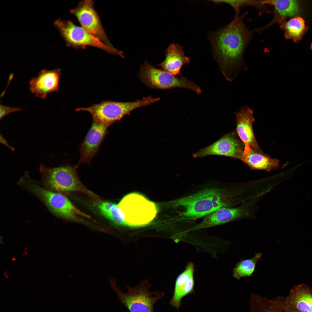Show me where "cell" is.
<instances>
[{
    "label": "cell",
    "mask_w": 312,
    "mask_h": 312,
    "mask_svg": "<svg viewBox=\"0 0 312 312\" xmlns=\"http://www.w3.org/2000/svg\"><path fill=\"white\" fill-rule=\"evenodd\" d=\"M246 14L235 16L228 25L208 34L213 57L224 76L231 82L240 72L247 70L243 56L252 34L244 23Z\"/></svg>",
    "instance_id": "obj_1"
},
{
    "label": "cell",
    "mask_w": 312,
    "mask_h": 312,
    "mask_svg": "<svg viewBox=\"0 0 312 312\" xmlns=\"http://www.w3.org/2000/svg\"><path fill=\"white\" fill-rule=\"evenodd\" d=\"M219 181L210 180L171 201L170 206L178 209L177 218L181 222L192 223L216 210L230 207L232 191Z\"/></svg>",
    "instance_id": "obj_2"
},
{
    "label": "cell",
    "mask_w": 312,
    "mask_h": 312,
    "mask_svg": "<svg viewBox=\"0 0 312 312\" xmlns=\"http://www.w3.org/2000/svg\"><path fill=\"white\" fill-rule=\"evenodd\" d=\"M18 183L37 197L52 213L58 217L80 222L82 220L81 217H89L77 209L64 195L41 186L30 177L27 172L24 173Z\"/></svg>",
    "instance_id": "obj_3"
},
{
    "label": "cell",
    "mask_w": 312,
    "mask_h": 312,
    "mask_svg": "<svg viewBox=\"0 0 312 312\" xmlns=\"http://www.w3.org/2000/svg\"><path fill=\"white\" fill-rule=\"evenodd\" d=\"M76 166L69 164L47 168L41 164L39 168L42 181L47 189L60 193L78 192L85 194L95 200L98 196L88 189L80 181Z\"/></svg>",
    "instance_id": "obj_4"
},
{
    "label": "cell",
    "mask_w": 312,
    "mask_h": 312,
    "mask_svg": "<svg viewBox=\"0 0 312 312\" xmlns=\"http://www.w3.org/2000/svg\"><path fill=\"white\" fill-rule=\"evenodd\" d=\"M159 100V98H154L150 96L130 102L105 101L93 104L89 107L78 108L75 110L87 111L91 114L93 120L110 125L125 115L129 114L133 110L151 105Z\"/></svg>",
    "instance_id": "obj_5"
},
{
    "label": "cell",
    "mask_w": 312,
    "mask_h": 312,
    "mask_svg": "<svg viewBox=\"0 0 312 312\" xmlns=\"http://www.w3.org/2000/svg\"><path fill=\"white\" fill-rule=\"evenodd\" d=\"M110 283L117 294L118 300L129 312H154L155 304L165 295L161 291L150 292L151 284L146 280L142 281L133 288L126 285V293L120 290L115 280H111Z\"/></svg>",
    "instance_id": "obj_6"
},
{
    "label": "cell",
    "mask_w": 312,
    "mask_h": 312,
    "mask_svg": "<svg viewBox=\"0 0 312 312\" xmlns=\"http://www.w3.org/2000/svg\"><path fill=\"white\" fill-rule=\"evenodd\" d=\"M54 24L67 47L76 49H85L88 46L93 47L103 50L111 55L124 58L122 51L108 47L82 27L76 25L71 21H64L59 18L55 21Z\"/></svg>",
    "instance_id": "obj_7"
},
{
    "label": "cell",
    "mask_w": 312,
    "mask_h": 312,
    "mask_svg": "<svg viewBox=\"0 0 312 312\" xmlns=\"http://www.w3.org/2000/svg\"><path fill=\"white\" fill-rule=\"evenodd\" d=\"M118 205L125 215L127 226H129L148 224L155 218L157 211L154 203L136 192L125 196Z\"/></svg>",
    "instance_id": "obj_8"
},
{
    "label": "cell",
    "mask_w": 312,
    "mask_h": 312,
    "mask_svg": "<svg viewBox=\"0 0 312 312\" xmlns=\"http://www.w3.org/2000/svg\"><path fill=\"white\" fill-rule=\"evenodd\" d=\"M138 76L141 81L150 88L165 90L179 88L190 90L197 94L202 92L198 86L181 74L179 77L174 76L155 68L146 61L141 66Z\"/></svg>",
    "instance_id": "obj_9"
},
{
    "label": "cell",
    "mask_w": 312,
    "mask_h": 312,
    "mask_svg": "<svg viewBox=\"0 0 312 312\" xmlns=\"http://www.w3.org/2000/svg\"><path fill=\"white\" fill-rule=\"evenodd\" d=\"M94 3L91 0L80 1L70 12L76 17L83 28L108 47L116 49L107 36L99 16L94 8Z\"/></svg>",
    "instance_id": "obj_10"
},
{
    "label": "cell",
    "mask_w": 312,
    "mask_h": 312,
    "mask_svg": "<svg viewBox=\"0 0 312 312\" xmlns=\"http://www.w3.org/2000/svg\"><path fill=\"white\" fill-rule=\"evenodd\" d=\"M244 146V143L233 131L225 135L210 145L194 153L193 157L217 155L240 159L243 154Z\"/></svg>",
    "instance_id": "obj_11"
},
{
    "label": "cell",
    "mask_w": 312,
    "mask_h": 312,
    "mask_svg": "<svg viewBox=\"0 0 312 312\" xmlns=\"http://www.w3.org/2000/svg\"><path fill=\"white\" fill-rule=\"evenodd\" d=\"M109 126L93 120L90 128L80 145V156L77 165L81 163H90L97 154L108 132Z\"/></svg>",
    "instance_id": "obj_12"
},
{
    "label": "cell",
    "mask_w": 312,
    "mask_h": 312,
    "mask_svg": "<svg viewBox=\"0 0 312 312\" xmlns=\"http://www.w3.org/2000/svg\"><path fill=\"white\" fill-rule=\"evenodd\" d=\"M62 73L60 68L41 70L37 77H33L29 81L30 91L37 97L45 99L49 94L58 91Z\"/></svg>",
    "instance_id": "obj_13"
},
{
    "label": "cell",
    "mask_w": 312,
    "mask_h": 312,
    "mask_svg": "<svg viewBox=\"0 0 312 312\" xmlns=\"http://www.w3.org/2000/svg\"><path fill=\"white\" fill-rule=\"evenodd\" d=\"M265 3L273 7L274 16L266 25L257 29L261 32L276 24L279 25L291 17L298 16L302 11L300 1L290 0H265Z\"/></svg>",
    "instance_id": "obj_14"
},
{
    "label": "cell",
    "mask_w": 312,
    "mask_h": 312,
    "mask_svg": "<svg viewBox=\"0 0 312 312\" xmlns=\"http://www.w3.org/2000/svg\"><path fill=\"white\" fill-rule=\"evenodd\" d=\"M253 110L246 106L242 107L236 114V131L244 144H248L258 152L263 153L255 137L252 129L255 121Z\"/></svg>",
    "instance_id": "obj_15"
},
{
    "label": "cell",
    "mask_w": 312,
    "mask_h": 312,
    "mask_svg": "<svg viewBox=\"0 0 312 312\" xmlns=\"http://www.w3.org/2000/svg\"><path fill=\"white\" fill-rule=\"evenodd\" d=\"M244 211L240 208L224 207L219 209L203 218L202 220L184 231L185 234L224 224L242 217Z\"/></svg>",
    "instance_id": "obj_16"
},
{
    "label": "cell",
    "mask_w": 312,
    "mask_h": 312,
    "mask_svg": "<svg viewBox=\"0 0 312 312\" xmlns=\"http://www.w3.org/2000/svg\"><path fill=\"white\" fill-rule=\"evenodd\" d=\"M194 263L189 262L185 270L177 277L173 295L170 304L178 309L181 305L182 298L188 294L194 293Z\"/></svg>",
    "instance_id": "obj_17"
},
{
    "label": "cell",
    "mask_w": 312,
    "mask_h": 312,
    "mask_svg": "<svg viewBox=\"0 0 312 312\" xmlns=\"http://www.w3.org/2000/svg\"><path fill=\"white\" fill-rule=\"evenodd\" d=\"M285 306L300 312H312V289L301 284L294 287L282 301Z\"/></svg>",
    "instance_id": "obj_18"
},
{
    "label": "cell",
    "mask_w": 312,
    "mask_h": 312,
    "mask_svg": "<svg viewBox=\"0 0 312 312\" xmlns=\"http://www.w3.org/2000/svg\"><path fill=\"white\" fill-rule=\"evenodd\" d=\"M164 60L158 66L174 76L180 75L183 66L189 64L190 58L185 55L183 47L177 44H170L165 51Z\"/></svg>",
    "instance_id": "obj_19"
},
{
    "label": "cell",
    "mask_w": 312,
    "mask_h": 312,
    "mask_svg": "<svg viewBox=\"0 0 312 312\" xmlns=\"http://www.w3.org/2000/svg\"><path fill=\"white\" fill-rule=\"evenodd\" d=\"M240 159L252 169L268 171L277 168L279 164L278 159L258 152L248 144H245L244 153Z\"/></svg>",
    "instance_id": "obj_20"
},
{
    "label": "cell",
    "mask_w": 312,
    "mask_h": 312,
    "mask_svg": "<svg viewBox=\"0 0 312 312\" xmlns=\"http://www.w3.org/2000/svg\"><path fill=\"white\" fill-rule=\"evenodd\" d=\"M284 31L285 39L292 40L295 42L300 41L307 30L305 21L301 17L296 16L288 21H284L279 25Z\"/></svg>",
    "instance_id": "obj_21"
},
{
    "label": "cell",
    "mask_w": 312,
    "mask_h": 312,
    "mask_svg": "<svg viewBox=\"0 0 312 312\" xmlns=\"http://www.w3.org/2000/svg\"><path fill=\"white\" fill-rule=\"evenodd\" d=\"M98 207L102 214L114 224L127 226L125 215L118 204L107 201H99Z\"/></svg>",
    "instance_id": "obj_22"
},
{
    "label": "cell",
    "mask_w": 312,
    "mask_h": 312,
    "mask_svg": "<svg viewBox=\"0 0 312 312\" xmlns=\"http://www.w3.org/2000/svg\"><path fill=\"white\" fill-rule=\"evenodd\" d=\"M210 1L216 4L224 3L229 5L235 10V16L239 15L240 10L242 7L248 6H252L256 8L260 15L265 13H270L272 12L268 8V5L264 3V0H212Z\"/></svg>",
    "instance_id": "obj_23"
},
{
    "label": "cell",
    "mask_w": 312,
    "mask_h": 312,
    "mask_svg": "<svg viewBox=\"0 0 312 312\" xmlns=\"http://www.w3.org/2000/svg\"><path fill=\"white\" fill-rule=\"evenodd\" d=\"M262 253L256 254L252 258L241 260L237 263L233 269V276L239 280L242 277L251 276L254 272L257 262L260 260Z\"/></svg>",
    "instance_id": "obj_24"
},
{
    "label": "cell",
    "mask_w": 312,
    "mask_h": 312,
    "mask_svg": "<svg viewBox=\"0 0 312 312\" xmlns=\"http://www.w3.org/2000/svg\"><path fill=\"white\" fill-rule=\"evenodd\" d=\"M268 305L260 304L259 307L261 312H287L275 300H268Z\"/></svg>",
    "instance_id": "obj_25"
},
{
    "label": "cell",
    "mask_w": 312,
    "mask_h": 312,
    "mask_svg": "<svg viewBox=\"0 0 312 312\" xmlns=\"http://www.w3.org/2000/svg\"><path fill=\"white\" fill-rule=\"evenodd\" d=\"M0 119L10 113L20 111L21 108L18 107H10L0 105Z\"/></svg>",
    "instance_id": "obj_26"
},
{
    "label": "cell",
    "mask_w": 312,
    "mask_h": 312,
    "mask_svg": "<svg viewBox=\"0 0 312 312\" xmlns=\"http://www.w3.org/2000/svg\"><path fill=\"white\" fill-rule=\"evenodd\" d=\"M279 303L281 307L287 312H300L297 310L285 306L280 301L279 302Z\"/></svg>",
    "instance_id": "obj_27"
},
{
    "label": "cell",
    "mask_w": 312,
    "mask_h": 312,
    "mask_svg": "<svg viewBox=\"0 0 312 312\" xmlns=\"http://www.w3.org/2000/svg\"><path fill=\"white\" fill-rule=\"evenodd\" d=\"M1 140V142L2 141V142H2L3 144H4L6 146H7L8 147H9L12 150L13 148H11V147L10 146H9V144L7 143L6 141L5 140V139H4V138L2 137L1 135V140Z\"/></svg>",
    "instance_id": "obj_28"
}]
</instances>
